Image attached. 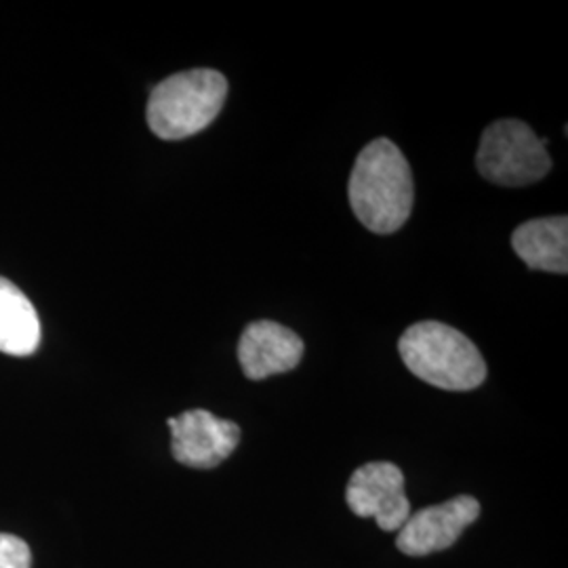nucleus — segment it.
Instances as JSON below:
<instances>
[{
    "instance_id": "obj_1",
    "label": "nucleus",
    "mask_w": 568,
    "mask_h": 568,
    "mask_svg": "<svg viewBox=\"0 0 568 568\" xmlns=\"http://www.w3.org/2000/svg\"><path fill=\"white\" fill-rule=\"evenodd\" d=\"M356 220L375 234H394L408 222L415 185L403 150L386 138L366 143L347 183Z\"/></svg>"
},
{
    "instance_id": "obj_2",
    "label": "nucleus",
    "mask_w": 568,
    "mask_h": 568,
    "mask_svg": "<svg viewBox=\"0 0 568 568\" xmlns=\"http://www.w3.org/2000/svg\"><path fill=\"white\" fill-rule=\"evenodd\" d=\"M398 352L406 368L429 386L448 392H469L487 379V363L480 349L462 331L424 321L408 326Z\"/></svg>"
},
{
    "instance_id": "obj_3",
    "label": "nucleus",
    "mask_w": 568,
    "mask_h": 568,
    "mask_svg": "<svg viewBox=\"0 0 568 568\" xmlns=\"http://www.w3.org/2000/svg\"><path fill=\"white\" fill-rule=\"evenodd\" d=\"M227 98L224 74L211 68L178 72L159 82L148 100L150 131L164 142H180L204 131L220 116Z\"/></svg>"
},
{
    "instance_id": "obj_4",
    "label": "nucleus",
    "mask_w": 568,
    "mask_h": 568,
    "mask_svg": "<svg viewBox=\"0 0 568 568\" xmlns=\"http://www.w3.org/2000/svg\"><path fill=\"white\" fill-rule=\"evenodd\" d=\"M548 140H539L527 122L506 119L488 124L480 138L476 166L490 183L525 187L541 182L551 169Z\"/></svg>"
},
{
    "instance_id": "obj_5",
    "label": "nucleus",
    "mask_w": 568,
    "mask_h": 568,
    "mask_svg": "<svg viewBox=\"0 0 568 568\" xmlns=\"http://www.w3.org/2000/svg\"><path fill=\"white\" fill-rule=\"evenodd\" d=\"M345 501L356 516L375 518L386 532L400 530L410 516L405 474L389 462L358 467L345 488Z\"/></svg>"
},
{
    "instance_id": "obj_6",
    "label": "nucleus",
    "mask_w": 568,
    "mask_h": 568,
    "mask_svg": "<svg viewBox=\"0 0 568 568\" xmlns=\"http://www.w3.org/2000/svg\"><path fill=\"white\" fill-rule=\"evenodd\" d=\"M171 427V453L182 466L213 469L224 464L241 443V426L220 419L204 408L185 410L166 419Z\"/></svg>"
},
{
    "instance_id": "obj_7",
    "label": "nucleus",
    "mask_w": 568,
    "mask_h": 568,
    "mask_svg": "<svg viewBox=\"0 0 568 568\" xmlns=\"http://www.w3.org/2000/svg\"><path fill=\"white\" fill-rule=\"evenodd\" d=\"M480 516V504L469 497L459 495L448 499L447 504L419 509L408 516L405 527L400 528L396 548L406 556H427L434 551L448 549L462 532L476 523Z\"/></svg>"
},
{
    "instance_id": "obj_8",
    "label": "nucleus",
    "mask_w": 568,
    "mask_h": 568,
    "mask_svg": "<svg viewBox=\"0 0 568 568\" xmlns=\"http://www.w3.org/2000/svg\"><path fill=\"white\" fill-rule=\"evenodd\" d=\"M302 337L274 321H255L246 325L239 342V361L251 382L288 373L302 363Z\"/></svg>"
},
{
    "instance_id": "obj_9",
    "label": "nucleus",
    "mask_w": 568,
    "mask_h": 568,
    "mask_svg": "<svg viewBox=\"0 0 568 568\" xmlns=\"http://www.w3.org/2000/svg\"><path fill=\"white\" fill-rule=\"evenodd\" d=\"M511 246L516 255L530 270L551 274L568 272V217H539L518 225L511 234Z\"/></svg>"
},
{
    "instance_id": "obj_10",
    "label": "nucleus",
    "mask_w": 568,
    "mask_h": 568,
    "mask_svg": "<svg viewBox=\"0 0 568 568\" xmlns=\"http://www.w3.org/2000/svg\"><path fill=\"white\" fill-rule=\"evenodd\" d=\"M41 344V321L32 302L0 276V352L30 356Z\"/></svg>"
},
{
    "instance_id": "obj_11",
    "label": "nucleus",
    "mask_w": 568,
    "mask_h": 568,
    "mask_svg": "<svg viewBox=\"0 0 568 568\" xmlns=\"http://www.w3.org/2000/svg\"><path fill=\"white\" fill-rule=\"evenodd\" d=\"M32 554L28 544L9 532H0V568H30Z\"/></svg>"
}]
</instances>
